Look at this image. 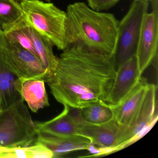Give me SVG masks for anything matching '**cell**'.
<instances>
[{
    "label": "cell",
    "instance_id": "6da1fadb",
    "mask_svg": "<svg viewBox=\"0 0 158 158\" xmlns=\"http://www.w3.org/2000/svg\"><path fill=\"white\" fill-rule=\"evenodd\" d=\"M63 51L53 73L45 80L56 100L75 109L108 103L116 73L114 55L81 46Z\"/></svg>",
    "mask_w": 158,
    "mask_h": 158
},
{
    "label": "cell",
    "instance_id": "7a4b0ae2",
    "mask_svg": "<svg viewBox=\"0 0 158 158\" xmlns=\"http://www.w3.org/2000/svg\"><path fill=\"white\" fill-rule=\"evenodd\" d=\"M66 13V48L81 46L114 55L119 22L113 14L94 10L83 2L69 4Z\"/></svg>",
    "mask_w": 158,
    "mask_h": 158
},
{
    "label": "cell",
    "instance_id": "3957f363",
    "mask_svg": "<svg viewBox=\"0 0 158 158\" xmlns=\"http://www.w3.org/2000/svg\"><path fill=\"white\" fill-rule=\"evenodd\" d=\"M27 23L48 38L60 50L66 44V13L53 3L40 0L20 2Z\"/></svg>",
    "mask_w": 158,
    "mask_h": 158
},
{
    "label": "cell",
    "instance_id": "277c9868",
    "mask_svg": "<svg viewBox=\"0 0 158 158\" xmlns=\"http://www.w3.org/2000/svg\"><path fill=\"white\" fill-rule=\"evenodd\" d=\"M37 135L23 98L0 112V146H28L36 142Z\"/></svg>",
    "mask_w": 158,
    "mask_h": 158
},
{
    "label": "cell",
    "instance_id": "5b68a950",
    "mask_svg": "<svg viewBox=\"0 0 158 158\" xmlns=\"http://www.w3.org/2000/svg\"><path fill=\"white\" fill-rule=\"evenodd\" d=\"M148 6L149 2L134 0L127 13L119 22V33L114 55L116 69L136 55L142 20Z\"/></svg>",
    "mask_w": 158,
    "mask_h": 158
},
{
    "label": "cell",
    "instance_id": "8992f818",
    "mask_svg": "<svg viewBox=\"0 0 158 158\" xmlns=\"http://www.w3.org/2000/svg\"><path fill=\"white\" fill-rule=\"evenodd\" d=\"M0 49L11 73L21 80L44 79L47 72L40 60L18 43L3 35Z\"/></svg>",
    "mask_w": 158,
    "mask_h": 158
},
{
    "label": "cell",
    "instance_id": "52a82bcc",
    "mask_svg": "<svg viewBox=\"0 0 158 158\" xmlns=\"http://www.w3.org/2000/svg\"><path fill=\"white\" fill-rule=\"evenodd\" d=\"M157 86L149 84L141 105L129 127L122 129L120 145L117 151L138 140L151 129L158 119L156 110Z\"/></svg>",
    "mask_w": 158,
    "mask_h": 158
},
{
    "label": "cell",
    "instance_id": "ba28073f",
    "mask_svg": "<svg viewBox=\"0 0 158 158\" xmlns=\"http://www.w3.org/2000/svg\"><path fill=\"white\" fill-rule=\"evenodd\" d=\"M149 2L152 11L144 15L136 53L141 75L158 55V0Z\"/></svg>",
    "mask_w": 158,
    "mask_h": 158
},
{
    "label": "cell",
    "instance_id": "9c48e42d",
    "mask_svg": "<svg viewBox=\"0 0 158 158\" xmlns=\"http://www.w3.org/2000/svg\"><path fill=\"white\" fill-rule=\"evenodd\" d=\"M80 135L85 137L98 147L107 149V155L116 152L120 144L122 130L113 119L102 124L86 123L82 118L78 122Z\"/></svg>",
    "mask_w": 158,
    "mask_h": 158
},
{
    "label": "cell",
    "instance_id": "30bf717a",
    "mask_svg": "<svg viewBox=\"0 0 158 158\" xmlns=\"http://www.w3.org/2000/svg\"><path fill=\"white\" fill-rule=\"evenodd\" d=\"M141 76L139 73L136 56L135 55L116 69L108 104H118L135 87Z\"/></svg>",
    "mask_w": 158,
    "mask_h": 158
},
{
    "label": "cell",
    "instance_id": "8fae6325",
    "mask_svg": "<svg viewBox=\"0 0 158 158\" xmlns=\"http://www.w3.org/2000/svg\"><path fill=\"white\" fill-rule=\"evenodd\" d=\"M149 83L141 77L132 90L119 102L111 105L114 120L123 129L129 126L137 113L144 98Z\"/></svg>",
    "mask_w": 158,
    "mask_h": 158
},
{
    "label": "cell",
    "instance_id": "7c38bea8",
    "mask_svg": "<svg viewBox=\"0 0 158 158\" xmlns=\"http://www.w3.org/2000/svg\"><path fill=\"white\" fill-rule=\"evenodd\" d=\"M64 106L63 111L53 119L45 122H34L37 133L60 136L80 135L78 128L81 118L80 109Z\"/></svg>",
    "mask_w": 158,
    "mask_h": 158
},
{
    "label": "cell",
    "instance_id": "4fadbf2b",
    "mask_svg": "<svg viewBox=\"0 0 158 158\" xmlns=\"http://www.w3.org/2000/svg\"><path fill=\"white\" fill-rule=\"evenodd\" d=\"M36 142L46 146L53 153V158L77 151L87 150L90 139L81 135L60 136L44 132H37Z\"/></svg>",
    "mask_w": 158,
    "mask_h": 158
},
{
    "label": "cell",
    "instance_id": "5bb4252c",
    "mask_svg": "<svg viewBox=\"0 0 158 158\" xmlns=\"http://www.w3.org/2000/svg\"><path fill=\"white\" fill-rule=\"evenodd\" d=\"M22 81L11 73L0 49V112L22 99Z\"/></svg>",
    "mask_w": 158,
    "mask_h": 158
},
{
    "label": "cell",
    "instance_id": "9a60e30c",
    "mask_svg": "<svg viewBox=\"0 0 158 158\" xmlns=\"http://www.w3.org/2000/svg\"><path fill=\"white\" fill-rule=\"evenodd\" d=\"M21 95L32 112L37 113L40 109L50 105L43 79L23 80Z\"/></svg>",
    "mask_w": 158,
    "mask_h": 158
},
{
    "label": "cell",
    "instance_id": "2e32d148",
    "mask_svg": "<svg viewBox=\"0 0 158 158\" xmlns=\"http://www.w3.org/2000/svg\"><path fill=\"white\" fill-rule=\"evenodd\" d=\"M28 31L36 52L47 71V77L45 81L56 69L58 58L53 53V44L48 38L28 25Z\"/></svg>",
    "mask_w": 158,
    "mask_h": 158
},
{
    "label": "cell",
    "instance_id": "e0dca14e",
    "mask_svg": "<svg viewBox=\"0 0 158 158\" xmlns=\"http://www.w3.org/2000/svg\"><path fill=\"white\" fill-rule=\"evenodd\" d=\"M52 152L41 143L28 146H0V158H53Z\"/></svg>",
    "mask_w": 158,
    "mask_h": 158
},
{
    "label": "cell",
    "instance_id": "ac0fdd59",
    "mask_svg": "<svg viewBox=\"0 0 158 158\" xmlns=\"http://www.w3.org/2000/svg\"><path fill=\"white\" fill-rule=\"evenodd\" d=\"M24 20V15L20 3L15 0H0V26L3 33Z\"/></svg>",
    "mask_w": 158,
    "mask_h": 158
},
{
    "label": "cell",
    "instance_id": "d6986e66",
    "mask_svg": "<svg viewBox=\"0 0 158 158\" xmlns=\"http://www.w3.org/2000/svg\"><path fill=\"white\" fill-rule=\"evenodd\" d=\"M80 115L83 121L92 124H102L113 118V113L110 104L97 102L80 109Z\"/></svg>",
    "mask_w": 158,
    "mask_h": 158
},
{
    "label": "cell",
    "instance_id": "ffe728a7",
    "mask_svg": "<svg viewBox=\"0 0 158 158\" xmlns=\"http://www.w3.org/2000/svg\"><path fill=\"white\" fill-rule=\"evenodd\" d=\"M3 34L6 38L18 43L39 59L28 33V25L25 19L15 27Z\"/></svg>",
    "mask_w": 158,
    "mask_h": 158
},
{
    "label": "cell",
    "instance_id": "44dd1931",
    "mask_svg": "<svg viewBox=\"0 0 158 158\" xmlns=\"http://www.w3.org/2000/svg\"><path fill=\"white\" fill-rule=\"evenodd\" d=\"M88 6L94 10H108L116 5L119 0H86Z\"/></svg>",
    "mask_w": 158,
    "mask_h": 158
},
{
    "label": "cell",
    "instance_id": "7402d4cb",
    "mask_svg": "<svg viewBox=\"0 0 158 158\" xmlns=\"http://www.w3.org/2000/svg\"><path fill=\"white\" fill-rule=\"evenodd\" d=\"M3 34L2 29L1 26H0V45H1L3 40Z\"/></svg>",
    "mask_w": 158,
    "mask_h": 158
},
{
    "label": "cell",
    "instance_id": "603a6c76",
    "mask_svg": "<svg viewBox=\"0 0 158 158\" xmlns=\"http://www.w3.org/2000/svg\"><path fill=\"white\" fill-rule=\"evenodd\" d=\"M17 2L20 3V2H29V1H37V0H15Z\"/></svg>",
    "mask_w": 158,
    "mask_h": 158
},
{
    "label": "cell",
    "instance_id": "cb8c5ba5",
    "mask_svg": "<svg viewBox=\"0 0 158 158\" xmlns=\"http://www.w3.org/2000/svg\"><path fill=\"white\" fill-rule=\"evenodd\" d=\"M135 1L140 2H149L151 0H135Z\"/></svg>",
    "mask_w": 158,
    "mask_h": 158
},
{
    "label": "cell",
    "instance_id": "d4e9b609",
    "mask_svg": "<svg viewBox=\"0 0 158 158\" xmlns=\"http://www.w3.org/2000/svg\"><path fill=\"white\" fill-rule=\"evenodd\" d=\"M45 1H46L48 2H49L51 1V0H45Z\"/></svg>",
    "mask_w": 158,
    "mask_h": 158
}]
</instances>
